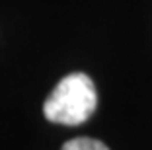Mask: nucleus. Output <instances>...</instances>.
I'll return each mask as SVG.
<instances>
[{
    "label": "nucleus",
    "instance_id": "obj_1",
    "mask_svg": "<svg viewBox=\"0 0 152 150\" xmlns=\"http://www.w3.org/2000/svg\"><path fill=\"white\" fill-rule=\"evenodd\" d=\"M98 107V94L90 76L72 72L64 76L43 103V113L51 123L82 125L94 115Z\"/></svg>",
    "mask_w": 152,
    "mask_h": 150
},
{
    "label": "nucleus",
    "instance_id": "obj_2",
    "mask_svg": "<svg viewBox=\"0 0 152 150\" xmlns=\"http://www.w3.org/2000/svg\"><path fill=\"white\" fill-rule=\"evenodd\" d=\"M61 150H109V148L102 140L88 138V137H78V138H72V140L64 142Z\"/></svg>",
    "mask_w": 152,
    "mask_h": 150
}]
</instances>
